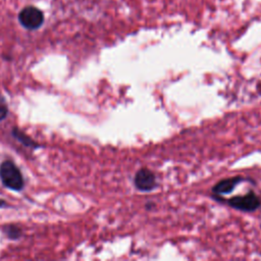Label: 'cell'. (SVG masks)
<instances>
[{
	"label": "cell",
	"instance_id": "5b68a950",
	"mask_svg": "<svg viewBox=\"0 0 261 261\" xmlns=\"http://www.w3.org/2000/svg\"><path fill=\"white\" fill-rule=\"evenodd\" d=\"M245 180H246V178L241 176V175H236V176L223 178V179L219 180L218 182H216L213 186L212 193L214 195H217V196L230 194L238 185L242 184Z\"/></svg>",
	"mask_w": 261,
	"mask_h": 261
},
{
	"label": "cell",
	"instance_id": "3957f363",
	"mask_svg": "<svg viewBox=\"0 0 261 261\" xmlns=\"http://www.w3.org/2000/svg\"><path fill=\"white\" fill-rule=\"evenodd\" d=\"M134 185L141 192H151L158 187L155 173L147 167H142L136 172Z\"/></svg>",
	"mask_w": 261,
	"mask_h": 261
},
{
	"label": "cell",
	"instance_id": "ba28073f",
	"mask_svg": "<svg viewBox=\"0 0 261 261\" xmlns=\"http://www.w3.org/2000/svg\"><path fill=\"white\" fill-rule=\"evenodd\" d=\"M7 112H8V110H7L6 105L4 103L0 102V121L3 120L7 116Z\"/></svg>",
	"mask_w": 261,
	"mask_h": 261
},
{
	"label": "cell",
	"instance_id": "6da1fadb",
	"mask_svg": "<svg viewBox=\"0 0 261 261\" xmlns=\"http://www.w3.org/2000/svg\"><path fill=\"white\" fill-rule=\"evenodd\" d=\"M0 179L2 184L10 190L20 191L23 188L22 174L11 160H5L1 163Z\"/></svg>",
	"mask_w": 261,
	"mask_h": 261
},
{
	"label": "cell",
	"instance_id": "7a4b0ae2",
	"mask_svg": "<svg viewBox=\"0 0 261 261\" xmlns=\"http://www.w3.org/2000/svg\"><path fill=\"white\" fill-rule=\"evenodd\" d=\"M229 207L243 211V212H254L261 206V198L254 192L249 191L244 195H239L226 200Z\"/></svg>",
	"mask_w": 261,
	"mask_h": 261
},
{
	"label": "cell",
	"instance_id": "52a82bcc",
	"mask_svg": "<svg viewBox=\"0 0 261 261\" xmlns=\"http://www.w3.org/2000/svg\"><path fill=\"white\" fill-rule=\"evenodd\" d=\"M5 231H6L7 236L9 238H11V239H17L21 234V230L18 227H16V226H8L5 229Z\"/></svg>",
	"mask_w": 261,
	"mask_h": 261
},
{
	"label": "cell",
	"instance_id": "277c9868",
	"mask_svg": "<svg viewBox=\"0 0 261 261\" xmlns=\"http://www.w3.org/2000/svg\"><path fill=\"white\" fill-rule=\"evenodd\" d=\"M18 19L25 29L35 30L38 29L43 23L44 15L42 11L39 10L38 8L29 6L20 11Z\"/></svg>",
	"mask_w": 261,
	"mask_h": 261
},
{
	"label": "cell",
	"instance_id": "8992f818",
	"mask_svg": "<svg viewBox=\"0 0 261 261\" xmlns=\"http://www.w3.org/2000/svg\"><path fill=\"white\" fill-rule=\"evenodd\" d=\"M12 134H13V136H14L15 139H17L18 141H20V142H21L23 145H25V146H31V147H32V146H33V147L38 146V145L35 144L34 141H32L28 136H25L23 133L19 132L17 128H13Z\"/></svg>",
	"mask_w": 261,
	"mask_h": 261
}]
</instances>
